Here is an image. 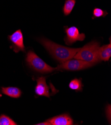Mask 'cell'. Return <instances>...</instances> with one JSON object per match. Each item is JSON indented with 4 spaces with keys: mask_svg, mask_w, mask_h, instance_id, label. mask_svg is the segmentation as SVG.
<instances>
[{
    "mask_svg": "<svg viewBox=\"0 0 111 125\" xmlns=\"http://www.w3.org/2000/svg\"><path fill=\"white\" fill-rule=\"evenodd\" d=\"M76 4V0H66L63 7V11L65 16L70 14Z\"/></svg>",
    "mask_w": 111,
    "mask_h": 125,
    "instance_id": "8fae6325",
    "label": "cell"
},
{
    "mask_svg": "<svg viewBox=\"0 0 111 125\" xmlns=\"http://www.w3.org/2000/svg\"><path fill=\"white\" fill-rule=\"evenodd\" d=\"M8 39L11 42L10 48L14 52L18 53L19 52H26V48L23 43V34L20 30H19L11 35L8 36Z\"/></svg>",
    "mask_w": 111,
    "mask_h": 125,
    "instance_id": "8992f818",
    "label": "cell"
},
{
    "mask_svg": "<svg viewBox=\"0 0 111 125\" xmlns=\"http://www.w3.org/2000/svg\"><path fill=\"white\" fill-rule=\"evenodd\" d=\"M47 121L52 125H72L73 124L72 119L67 114L55 116Z\"/></svg>",
    "mask_w": 111,
    "mask_h": 125,
    "instance_id": "ba28073f",
    "label": "cell"
},
{
    "mask_svg": "<svg viewBox=\"0 0 111 125\" xmlns=\"http://www.w3.org/2000/svg\"><path fill=\"white\" fill-rule=\"evenodd\" d=\"M1 91L5 95L13 98H19L21 95V90L15 87H2Z\"/></svg>",
    "mask_w": 111,
    "mask_h": 125,
    "instance_id": "30bf717a",
    "label": "cell"
},
{
    "mask_svg": "<svg viewBox=\"0 0 111 125\" xmlns=\"http://www.w3.org/2000/svg\"><path fill=\"white\" fill-rule=\"evenodd\" d=\"M93 19L99 18V17H105L107 15H108V12L106 10H104L100 8H95L93 10Z\"/></svg>",
    "mask_w": 111,
    "mask_h": 125,
    "instance_id": "5bb4252c",
    "label": "cell"
},
{
    "mask_svg": "<svg viewBox=\"0 0 111 125\" xmlns=\"http://www.w3.org/2000/svg\"><path fill=\"white\" fill-rule=\"evenodd\" d=\"M2 97V94L0 93V97Z\"/></svg>",
    "mask_w": 111,
    "mask_h": 125,
    "instance_id": "2e32d148",
    "label": "cell"
},
{
    "mask_svg": "<svg viewBox=\"0 0 111 125\" xmlns=\"http://www.w3.org/2000/svg\"><path fill=\"white\" fill-rule=\"evenodd\" d=\"M37 85L35 88V92L36 95L47 97H50L49 87L46 82V79L44 77H40L36 79Z\"/></svg>",
    "mask_w": 111,
    "mask_h": 125,
    "instance_id": "52a82bcc",
    "label": "cell"
},
{
    "mask_svg": "<svg viewBox=\"0 0 111 125\" xmlns=\"http://www.w3.org/2000/svg\"><path fill=\"white\" fill-rule=\"evenodd\" d=\"M100 47L98 51V56L100 60L108 61L111 56V43Z\"/></svg>",
    "mask_w": 111,
    "mask_h": 125,
    "instance_id": "9c48e42d",
    "label": "cell"
},
{
    "mask_svg": "<svg viewBox=\"0 0 111 125\" xmlns=\"http://www.w3.org/2000/svg\"><path fill=\"white\" fill-rule=\"evenodd\" d=\"M99 48V42L96 41H92L84 45L82 48H80L73 58L96 64L100 61L98 56V51Z\"/></svg>",
    "mask_w": 111,
    "mask_h": 125,
    "instance_id": "7a4b0ae2",
    "label": "cell"
},
{
    "mask_svg": "<svg viewBox=\"0 0 111 125\" xmlns=\"http://www.w3.org/2000/svg\"><path fill=\"white\" fill-rule=\"evenodd\" d=\"M38 41L45 48L52 57L60 63L73 58L80 49L66 47L44 37L39 39Z\"/></svg>",
    "mask_w": 111,
    "mask_h": 125,
    "instance_id": "6da1fadb",
    "label": "cell"
},
{
    "mask_svg": "<svg viewBox=\"0 0 111 125\" xmlns=\"http://www.w3.org/2000/svg\"><path fill=\"white\" fill-rule=\"evenodd\" d=\"M26 60L28 64L32 69L41 73H51L56 69V68L48 65L32 51L28 52Z\"/></svg>",
    "mask_w": 111,
    "mask_h": 125,
    "instance_id": "3957f363",
    "label": "cell"
},
{
    "mask_svg": "<svg viewBox=\"0 0 111 125\" xmlns=\"http://www.w3.org/2000/svg\"><path fill=\"white\" fill-rule=\"evenodd\" d=\"M96 64L80 59H69L60 63L56 68L57 70L78 71L91 67Z\"/></svg>",
    "mask_w": 111,
    "mask_h": 125,
    "instance_id": "277c9868",
    "label": "cell"
},
{
    "mask_svg": "<svg viewBox=\"0 0 111 125\" xmlns=\"http://www.w3.org/2000/svg\"><path fill=\"white\" fill-rule=\"evenodd\" d=\"M36 125H50L51 124L49 123L48 122H47V121L45 122H42V123H39V124H35Z\"/></svg>",
    "mask_w": 111,
    "mask_h": 125,
    "instance_id": "9a60e30c",
    "label": "cell"
},
{
    "mask_svg": "<svg viewBox=\"0 0 111 125\" xmlns=\"http://www.w3.org/2000/svg\"><path fill=\"white\" fill-rule=\"evenodd\" d=\"M83 86L81 79H74L71 81L69 83V88L76 91H82V87Z\"/></svg>",
    "mask_w": 111,
    "mask_h": 125,
    "instance_id": "7c38bea8",
    "label": "cell"
},
{
    "mask_svg": "<svg viewBox=\"0 0 111 125\" xmlns=\"http://www.w3.org/2000/svg\"><path fill=\"white\" fill-rule=\"evenodd\" d=\"M17 124L5 115L0 116V125H17Z\"/></svg>",
    "mask_w": 111,
    "mask_h": 125,
    "instance_id": "4fadbf2b",
    "label": "cell"
},
{
    "mask_svg": "<svg viewBox=\"0 0 111 125\" xmlns=\"http://www.w3.org/2000/svg\"><path fill=\"white\" fill-rule=\"evenodd\" d=\"M66 36L64 40L66 44L71 45L77 41H83L85 39V34L80 33L77 28L75 27H66L65 29Z\"/></svg>",
    "mask_w": 111,
    "mask_h": 125,
    "instance_id": "5b68a950",
    "label": "cell"
}]
</instances>
